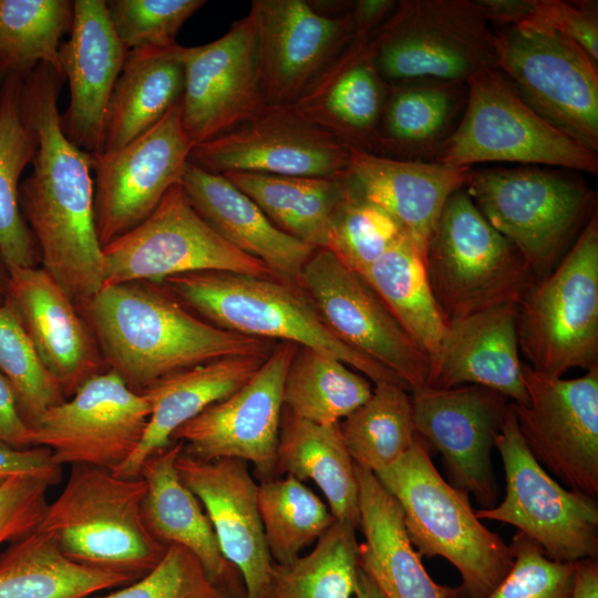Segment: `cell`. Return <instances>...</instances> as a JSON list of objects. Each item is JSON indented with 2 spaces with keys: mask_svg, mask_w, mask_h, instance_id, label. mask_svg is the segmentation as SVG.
I'll return each instance as SVG.
<instances>
[{
  "mask_svg": "<svg viewBox=\"0 0 598 598\" xmlns=\"http://www.w3.org/2000/svg\"><path fill=\"white\" fill-rule=\"evenodd\" d=\"M63 78L47 64L24 79L22 101L38 147L19 188L20 209L42 268L78 308L104 286L103 247L94 217L91 154L65 135L58 99Z\"/></svg>",
  "mask_w": 598,
  "mask_h": 598,
  "instance_id": "6da1fadb",
  "label": "cell"
},
{
  "mask_svg": "<svg viewBox=\"0 0 598 598\" xmlns=\"http://www.w3.org/2000/svg\"><path fill=\"white\" fill-rule=\"evenodd\" d=\"M79 310L109 369L138 393L169 374L223 357L269 355L277 344L220 329L151 281L103 286Z\"/></svg>",
  "mask_w": 598,
  "mask_h": 598,
  "instance_id": "7a4b0ae2",
  "label": "cell"
},
{
  "mask_svg": "<svg viewBox=\"0 0 598 598\" xmlns=\"http://www.w3.org/2000/svg\"><path fill=\"white\" fill-rule=\"evenodd\" d=\"M207 322L241 336L290 342L331 354L374 384L406 385L392 372L340 341L311 300L292 282L231 271H198L161 282Z\"/></svg>",
  "mask_w": 598,
  "mask_h": 598,
  "instance_id": "3957f363",
  "label": "cell"
},
{
  "mask_svg": "<svg viewBox=\"0 0 598 598\" xmlns=\"http://www.w3.org/2000/svg\"><path fill=\"white\" fill-rule=\"evenodd\" d=\"M374 475L400 505L415 550L447 559L465 598H485L505 578L514 564L509 545L481 523L468 494L440 475L422 439Z\"/></svg>",
  "mask_w": 598,
  "mask_h": 598,
  "instance_id": "277c9868",
  "label": "cell"
},
{
  "mask_svg": "<svg viewBox=\"0 0 598 598\" xmlns=\"http://www.w3.org/2000/svg\"><path fill=\"white\" fill-rule=\"evenodd\" d=\"M145 492L141 476L122 477L105 468L72 465L38 530L76 563L140 578L167 549L144 524Z\"/></svg>",
  "mask_w": 598,
  "mask_h": 598,
  "instance_id": "5b68a950",
  "label": "cell"
},
{
  "mask_svg": "<svg viewBox=\"0 0 598 598\" xmlns=\"http://www.w3.org/2000/svg\"><path fill=\"white\" fill-rule=\"evenodd\" d=\"M576 173L537 166L471 169L464 186L536 279L558 264L596 213L595 192Z\"/></svg>",
  "mask_w": 598,
  "mask_h": 598,
  "instance_id": "8992f818",
  "label": "cell"
},
{
  "mask_svg": "<svg viewBox=\"0 0 598 598\" xmlns=\"http://www.w3.org/2000/svg\"><path fill=\"white\" fill-rule=\"evenodd\" d=\"M517 337L527 364L545 375L598 367L597 213L558 264L523 293Z\"/></svg>",
  "mask_w": 598,
  "mask_h": 598,
  "instance_id": "52a82bcc",
  "label": "cell"
},
{
  "mask_svg": "<svg viewBox=\"0 0 598 598\" xmlns=\"http://www.w3.org/2000/svg\"><path fill=\"white\" fill-rule=\"evenodd\" d=\"M425 267L447 322L517 303L536 279L522 254L486 220L464 187L450 196L442 210Z\"/></svg>",
  "mask_w": 598,
  "mask_h": 598,
  "instance_id": "ba28073f",
  "label": "cell"
},
{
  "mask_svg": "<svg viewBox=\"0 0 598 598\" xmlns=\"http://www.w3.org/2000/svg\"><path fill=\"white\" fill-rule=\"evenodd\" d=\"M388 84L432 79L467 82L496 69L494 32L474 0H401L370 39Z\"/></svg>",
  "mask_w": 598,
  "mask_h": 598,
  "instance_id": "9c48e42d",
  "label": "cell"
},
{
  "mask_svg": "<svg viewBox=\"0 0 598 598\" xmlns=\"http://www.w3.org/2000/svg\"><path fill=\"white\" fill-rule=\"evenodd\" d=\"M466 85L462 117L434 162L454 167L519 163L597 174V154L540 117L497 69L473 75Z\"/></svg>",
  "mask_w": 598,
  "mask_h": 598,
  "instance_id": "30bf717a",
  "label": "cell"
},
{
  "mask_svg": "<svg viewBox=\"0 0 598 598\" xmlns=\"http://www.w3.org/2000/svg\"><path fill=\"white\" fill-rule=\"evenodd\" d=\"M496 69L540 117L598 151L597 62L567 37L520 23L494 32Z\"/></svg>",
  "mask_w": 598,
  "mask_h": 598,
  "instance_id": "8fae6325",
  "label": "cell"
},
{
  "mask_svg": "<svg viewBox=\"0 0 598 598\" xmlns=\"http://www.w3.org/2000/svg\"><path fill=\"white\" fill-rule=\"evenodd\" d=\"M505 475V496L475 511L477 518L513 525L556 561L598 556V503L564 487L532 455L514 411H507L495 440Z\"/></svg>",
  "mask_w": 598,
  "mask_h": 598,
  "instance_id": "7c38bea8",
  "label": "cell"
},
{
  "mask_svg": "<svg viewBox=\"0 0 598 598\" xmlns=\"http://www.w3.org/2000/svg\"><path fill=\"white\" fill-rule=\"evenodd\" d=\"M104 286L161 283L198 271L274 276L259 260L223 239L195 210L181 183L136 227L103 247ZM275 277V276H274Z\"/></svg>",
  "mask_w": 598,
  "mask_h": 598,
  "instance_id": "4fadbf2b",
  "label": "cell"
},
{
  "mask_svg": "<svg viewBox=\"0 0 598 598\" xmlns=\"http://www.w3.org/2000/svg\"><path fill=\"white\" fill-rule=\"evenodd\" d=\"M298 286L340 341L388 369L410 391L426 385L429 357L363 275L319 248L302 267Z\"/></svg>",
  "mask_w": 598,
  "mask_h": 598,
  "instance_id": "5bb4252c",
  "label": "cell"
},
{
  "mask_svg": "<svg viewBox=\"0 0 598 598\" xmlns=\"http://www.w3.org/2000/svg\"><path fill=\"white\" fill-rule=\"evenodd\" d=\"M528 400L509 402L535 460L567 488L598 495V367L575 379L522 364Z\"/></svg>",
  "mask_w": 598,
  "mask_h": 598,
  "instance_id": "9a60e30c",
  "label": "cell"
},
{
  "mask_svg": "<svg viewBox=\"0 0 598 598\" xmlns=\"http://www.w3.org/2000/svg\"><path fill=\"white\" fill-rule=\"evenodd\" d=\"M352 1L252 0L257 70L267 104L292 105L354 35Z\"/></svg>",
  "mask_w": 598,
  "mask_h": 598,
  "instance_id": "2e32d148",
  "label": "cell"
},
{
  "mask_svg": "<svg viewBox=\"0 0 598 598\" xmlns=\"http://www.w3.org/2000/svg\"><path fill=\"white\" fill-rule=\"evenodd\" d=\"M150 414L144 394L109 369L50 408L31 427L30 445L48 447L61 466L89 465L115 472L138 446Z\"/></svg>",
  "mask_w": 598,
  "mask_h": 598,
  "instance_id": "e0dca14e",
  "label": "cell"
},
{
  "mask_svg": "<svg viewBox=\"0 0 598 598\" xmlns=\"http://www.w3.org/2000/svg\"><path fill=\"white\" fill-rule=\"evenodd\" d=\"M193 147L182 125L178 101L123 147L91 154L94 217L102 247L141 224L181 182Z\"/></svg>",
  "mask_w": 598,
  "mask_h": 598,
  "instance_id": "ac0fdd59",
  "label": "cell"
},
{
  "mask_svg": "<svg viewBox=\"0 0 598 598\" xmlns=\"http://www.w3.org/2000/svg\"><path fill=\"white\" fill-rule=\"evenodd\" d=\"M189 162L215 174L339 177L348 174L350 147L291 105L267 104L231 132L195 145Z\"/></svg>",
  "mask_w": 598,
  "mask_h": 598,
  "instance_id": "d6986e66",
  "label": "cell"
},
{
  "mask_svg": "<svg viewBox=\"0 0 598 598\" xmlns=\"http://www.w3.org/2000/svg\"><path fill=\"white\" fill-rule=\"evenodd\" d=\"M297 347L278 342L246 384L177 429L172 441L194 457L237 458L251 463L264 480L274 477L283 383Z\"/></svg>",
  "mask_w": 598,
  "mask_h": 598,
  "instance_id": "ffe728a7",
  "label": "cell"
},
{
  "mask_svg": "<svg viewBox=\"0 0 598 598\" xmlns=\"http://www.w3.org/2000/svg\"><path fill=\"white\" fill-rule=\"evenodd\" d=\"M411 392L415 432L441 453L452 485L483 508L493 506L498 489L492 450L511 401L476 384Z\"/></svg>",
  "mask_w": 598,
  "mask_h": 598,
  "instance_id": "44dd1931",
  "label": "cell"
},
{
  "mask_svg": "<svg viewBox=\"0 0 598 598\" xmlns=\"http://www.w3.org/2000/svg\"><path fill=\"white\" fill-rule=\"evenodd\" d=\"M182 125L195 145L231 132L266 105L257 70L256 35L248 16L199 47H182Z\"/></svg>",
  "mask_w": 598,
  "mask_h": 598,
  "instance_id": "7402d4cb",
  "label": "cell"
},
{
  "mask_svg": "<svg viewBox=\"0 0 598 598\" xmlns=\"http://www.w3.org/2000/svg\"><path fill=\"white\" fill-rule=\"evenodd\" d=\"M248 463L237 458L205 461L183 451L176 468L200 502L224 558L240 574L246 598H264L272 574L258 508V484Z\"/></svg>",
  "mask_w": 598,
  "mask_h": 598,
  "instance_id": "603a6c76",
  "label": "cell"
},
{
  "mask_svg": "<svg viewBox=\"0 0 598 598\" xmlns=\"http://www.w3.org/2000/svg\"><path fill=\"white\" fill-rule=\"evenodd\" d=\"M127 52L114 31L106 1H73L70 39L59 51L70 86V105L61 124L68 138L89 154L102 152L107 105Z\"/></svg>",
  "mask_w": 598,
  "mask_h": 598,
  "instance_id": "cb8c5ba5",
  "label": "cell"
},
{
  "mask_svg": "<svg viewBox=\"0 0 598 598\" xmlns=\"http://www.w3.org/2000/svg\"><path fill=\"white\" fill-rule=\"evenodd\" d=\"M6 300L65 398L101 372V353L79 308L41 267L8 268Z\"/></svg>",
  "mask_w": 598,
  "mask_h": 598,
  "instance_id": "d4e9b609",
  "label": "cell"
},
{
  "mask_svg": "<svg viewBox=\"0 0 598 598\" xmlns=\"http://www.w3.org/2000/svg\"><path fill=\"white\" fill-rule=\"evenodd\" d=\"M517 337V303L494 306L447 322L425 386L448 389L476 384L524 404Z\"/></svg>",
  "mask_w": 598,
  "mask_h": 598,
  "instance_id": "484cf974",
  "label": "cell"
},
{
  "mask_svg": "<svg viewBox=\"0 0 598 598\" xmlns=\"http://www.w3.org/2000/svg\"><path fill=\"white\" fill-rule=\"evenodd\" d=\"M471 169L350 147L348 175L354 189L389 213L425 255L447 199L465 186Z\"/></svg>",
  "mask_w": 598,
  "mask_h": 598,
  "instance_id": "4316f807",
  "label": "cell"
},
{
  "mask_svg": "<svg viewBox=\"0 0 598 598\" xmlns=\"http://www.w3.org/2000/svg\"><path fill=\"white\" fill-rule=\"evenodd\" d=\"M386 87L373 63L370 38L354 34L291 106L349 147L373 153Z\"/></svg>",
  "mask_w": 598,
  "mask_h": 598,
  "instance_id": "83f0119b",
  "label": "cell"
},
{
  "mask_svg": "<svg viewBox=\"0 0 598 598\" xmlns=\"http://www.w3.org/2000/svg\"><path fill=\"white\" fill-rule=\"evenodd\" d=\"M179 183L195 210L223 239L259 260L275 277L298 285L313 248L278 229L221 174L188 162Z\"/></svg>",
  "mask_w": 598,
  "mask_h": 598,
  "instance_id": "f1b7e54d",
  "label": "cell"
},
{
  "mask_svg": "<svg viewBox=\"0 0 598 598\" xmlns=\"http://www.w3.org/2000/svg\"><path fill=\"white\" fill-rule=\"evenodd\" d=\"M183 447L182 442L172 441L143 463L140 476L146 484L144 524L158 543L187 548L217 585L235 598H246L240 574L224 558L205 509L179 477L176 460Z\"/></svg>",
  "mask_w": 598,
  "mask_h": 598,
  "instance_id": "f546056e",
  "label": "cell"
},
{
  "mask_svg": "<svg viewBox=\"0 0 598 598\" xmlns=\"http://www.w3.org/2000/svg\"><path fill=\"white\" fill-rule=\"evenodd\" d=\"M358 482L359 566L386 598H465L461 587L436 584L413 547L395 498L377 476L354 465Z\"/></svg>",
  "mask_w": 598,
  "mask_h": 598,
  "instance_id": "4dcf8cb0",
  "label": "cell"
},
{
  "mask_svg": "<svg viewBox=\"0 0 598 598\" xmlns=\"http://www.w3.org/2000/svg\"><path fill=\"white\" fill-rule=\"evenodd\" d=\"M268 355H227L169 374L141 393L151 405L144 435L114 474L138 477L143 463L172 443L173 433L246 384Z\"/></svg>",
  "mask_w": 598,
  "mask_h": 598,
  "instance_id": "1f68e13d",
  "label": "cell"
},
{
  "mask_svg": "<svg viewBox=\"0 0 598 598\" xmlns=\"http://www.w3.org/2000/svg\"><path fill=\"white\" fill-rule=\"evenodd\" d=\"M465 82L432 79L388 84L373 153L434 162L465 109Z\"/></svg>",
  "mask_w": 598,
  "mask_h": 598,
  "instance_id": "d6a6232c",
  "label": "cell"
},
{
  "mask_svg": "<svg viewBox=\"0 0 598 598\" xmlns=\"http://www.w3.org/2000/svg\"><path fill=\"white\" fill-rule=\"evenodd\" d=\"M183 90L182 45L128 51L107 105L102 152L150 130L181 101Z\"/></svg>",
  "mask_w": 598,
  "mask_h": 598,
  "instance_id": "836d02e7",
  "label": "cell"
},
{
  "mask_svg": "<svg viewBox=\"0 0 598 598\" xmlns=\"http://www.w3.org/2000/svg\"><path fill=\"white\" fill-rule=\"evenodd\" d=\"M276 473L313 482L337 520L359 529L358 482L354 463L339 423L321 425L282 410Z\"/></svg>",
  "mask_w": 598,
  "mask_h": 598,
  "instance_id": "e575fe53",
  "label": "cell"
},
{
  "mask_svg": "<svg viewBox=\"0 0 598 598\" xmlns=\"http://www.w3.org/2000/svg\"><path fill=\"white\" fill-rule=\"evenodd\" d=\"M136 579L68 558L38 529L0 554V598H89Z\"/></svg>",
  "mask_w": 598,
  "mask_h": 598,
  "instance_id": "d590c367",
  "label": "cell"
},
{
  "mask_svg": "<svg viewBox=\"0 0 598 598\" xmlns=\"http://www.w3.org/2000/svg\"><path fill=\"white\" fill-rule=\"evenodd\" d=\"M221 175L251 198L278 229L313 249L327 248L332 216L348 192V174L306 177L229 172Z\"/></svg>",
  "mask_w": 598,
  "mask_h": 598,
  "instance_id": "8d00e7d4",
  "label": "cell"
},
{
  "mask_svg": "<svg viewBox=\"0 0 598 598\" xmlns=\"http://www.w3.org/2000/svg\"><path fill=\"white\" fill-rule=\"evenodd\" d=\"M25 76L10 75L0 90V254L7 268L35 267L40 260L19 204L20 176L38 147L23 107Z\"/></svg>",
  "mask_w": 598,
  "mask_h": 598,
  "instance_id": "74e56055",
  "label": "cell"
},
{
  "mask_svg": "<svg viewBox=\"0 0 598 598\" xmlns=\"http://www.w3.org/2000/svg\"><path fill=\"white\" fill-rule=\"evenodd\" d=\"M363 276L431 361L441 347L447 321L434 298L425 255L405 235Z\"/></svg>",
  "mask_w": 598,
  "mask_h": 598,
  "instance_id": "f35d334b",
  "label": "cell"
},
{
  "mask_svg": "<svg viewBox=\"0 0 598 598\" xmlns=\"http://www.w3.org/2000/svg\"><path fill=\"white\" fill-rule=\"evenodd\" d=\"M371 381L338 358L298 346L288 367L283 408L321 425L340 423L372 394Z\"/></svg>",
  "mask_w": 598,
  "mask_h": 598,
  "instance_id": "ab89813d",
  "label": "cell"
},
{
  "mask_svg": "<svg viewBox=\"0 0 598 598\" xmlns=\"http://www.w3.org/2000/svg\"><path fill=\"white\" fill-rule=\"evenodd\" d=\"M339 425L354 465L373 474L398 462L417 437L409 391L389 382L374 384Z\"/></svg>",
  "mask_w": 598,
  "mask_h": 598,
  "instance_id": "60d3db41",
  "label": "cell"
},
{
  "mask_svg": "<svg viewBox=\"0 0 598 598\" xmlns=\"http://www.w3.org/2000/svg\"><path fill=\"white\" fill-rule=\"evenodd\" d=\"M69 0H0V83L47 64L64 79L60 40L70 32Z\"/></svg>",
  "mask_w": 598,
  "mask_h": 598,
  "instance_id": "b9f144b4",
  "label": "cell"
},
{
  "mask_svg": "<svg viewBox=\"0 0 598 598\" xmlns=\"http://www.w3.org/2000/svg\"><path fill=\"white\" fill-rule=\"evenodd\" d=\"M357 528L334 520L305 556L274 563L264 598H351L359 566Z\"/></svg>",
  "mask_w": 598,
  "mask_h": 598,
  "instance_id": "7bdbcfd3",
  "label": "cell"
},
{
  "mask_svg": "<svg viewBox=\"0 0 598 598\" xmlns=\"http://www.w3.org/2000/svg\"><path fill=\"white\" fill-rule=\"evenodd\" d=\"M257 496L266 545L275 564L293 561L336 520L328 505L291 475L262 480Z\"/></svg>",
  "mask_w": 598,
  "mask_h": 598,
  "instance_id": "ee69618b",
  "label": "cell"
},
{
  "mask_svg": "<svg viewBox=\"0 0 598 598\" xmlns=\"http://www.w3.org/2000/svg\"><path fill=\"white\" fill-rule=\"evenodd\" d=\"M0 372L9 382L20 414L30 429L50 408L66 399L6 299L0 303Z\"/></svg>",
  "mask_w": 598,
  "mask_h": 598,
  "instance_id": "f6af8a7d",
  "label": "cell"
},
{
  "mask_svg": "<svg viewBox=\"0 0 598 598\" xmlns=\"http://www.w3.org/2000/svg\"><path fill=\"white\" fill-rule=\"evenodd\" d=\"M405 235L399 223L360 195L349 178L348 192L332 216L327 249L346 267L364 275Z\"/></svg>",
  "mask_w": 598,
  "mask_h": 598,
  "instance_id": "bcb514c9",
  "label": "cell"
},
{
  "mask_svg": "<svg viewBox=\"0 0 598 598\" xmlns=\"http://www.w3.org/2000/svg\"><path fill=\"white\" fill-rule=\"evenodd\" d=\"M204 0L106 1L114 31L127 51L174 45L182 25Z\"/></svg>",
  "mask_w": 598,
  "mask_h": 598,
  "instance_id": "7dc6e473",
  "label": "cell"
},
{
  "mask_svg": "<svg viewBox=\"0 0 598 598\" xmlns=\"http://www.w3.org/2000/svg\"><path fill=\"white\" fill-rule=\"evenodd\" d=\"M94 598H235L217 585L187 548L169 545L144 576L110 594Z\"/></svg>",
  "mask_w": 598,
  "mask_h": 598,
  "instance_id": "c3c4849f",
  "label": "cell"
},
{
  "mask_svg": "<svg viewBox=\"0 0 598 598\" xmlns=\"http://www.w3.org/2000/svg\"><path fill=\"white\" fill-rule=\"evenodd\" d=\"M509 547L514 564L485 598H569L574 563L548 558L534 540L519 530Z\"/></svg>",
  "mask_w": 598,
  "mask_h": 598,
  "instance_id": "681fc988",
  "label": "cell"
},
{
  "mask_svg": "<svg viewBox=\"0 0 598 598\" xmlns=\"http://www.w3.org/2000/svg\"><path fill=\"white\" fill-rule=\"evenodd\" d=\"M52 483L42 477H17L0 486V547L35 532L48 505Z\"/></svg>",
  "mask_w": 598,
  "mask_h": 598,
  "instance_id": "f907efd6",
  "label": "cell"
},
{
  "mask_svg": "<svg viewBox=\"0 0 598 598\" xmlns=\"http://www.w3.org/2000/svg\"><path fill=\"white\" fill-rule=\"evenodd\" d=\"M522 23L560 33L598 61V14L594 1L536 0L534 11Z\"/></svg>",
  "mask_w": 598,
  "mask_h": 598,
  "instance_id": "816d5d0a",
  "label": "cell"
},
{
  "mask_svg": "<svg viewBox=\"0 0 598 598\" xmlns=\"http://www.w3.org/2000/svg\"><path fill=\"white\" fill-rule=\"evenodd\" d=\"M42 477L56 485L62 478V466L44 446L13 447L0 443V486L17 477Z\"/></svg>",
  "mask_w": 598,
  "mask_h": 598,
  "instance_id": "f5cc1de1",
  "label": "cell"
},
{
  "mask_svg": "<svg viewBox=\"0 0 598 598\" xmlns=\"http://www.w3.org/2000/svg\"><path fill=\"white\" fill-rule=\"evenodd\" d=\"M31 429L23 421L13 391L0 372V443L24 448L30 445Z\"/></svg>",
  "mask_w": 598,
  "mask_h": 598,
  "instance_id": "db71d44e",
  "label": "cell"
},
{
  "mask_svg": "<svg viewBox=\"0 0 598 598\" xmlns=\"http://www.w3.org/2000/svg\"><path fill=\"white\" fill-rule=\"evenodd\" d=\"M396 1L393 0H357L351 2V17L354 34L371 37L389 18Z\"/></svg>",
  "mask_w": 598,
  "mask_h": 598,
  "instance_id": "11a10c76",
  "label": "cell"
},
{
  "mask_svg": "<svg viewBox=\"0 0 598 598\" xmlns=\"http://www.w3.org/2000/svg\"><path fill=\"white\" fill-rule=\"evenodd\" d=\"M487 23L506 27L524 22L534 11L536 0H474Z\"/></svg>",
  "mask_w": 598,
  "mask_h": 598,
  "instance_id": "9f6ffc18",
  "label": "cell"
},
{
  "mask_svg": "<svg viewBox=\"0 0 598 598\" xmlns=\"http://www.w3.org/2000/svg\"><path fill=\"white\" fill-rule=\"evenodd\" d=\"M569 598H598L597 558H586L574 563V579Z\"/></svg>",
  "mask_w": 598,
  "mask_h": 598,
  "instance_id": "6f0895ef",
  "label": "cell"
},
{
  "mask_svg": "<svg viewBox=\"0 0 598 598\" xmlns=\"http://www.w3.org/2000/svg\"><path fill=\"white\" fill-rule=\"evenodd\" d=\"M353 596L354 598H386L361 568Z\"/></svg>",
  "mask_w": 598,
  "mask_h": 598,
  "instance_id": "680465c9",
  "label": "cell"
},
{
  "mask_svg": "<svg viewBox=\"0 0 598 598\" xmlns=\"http://www.w3.org/2000/svg\"><path fill=\"white\" fill-rule=\"evenodd\" d=\"M8 286V268L0 254V303H2L7 296Z\"/></svg>",
  "mask_w": 598,
  "mask_h": 598,
  "instance_id": "91938a15",
  "label": "cell"
}]
</instances>
